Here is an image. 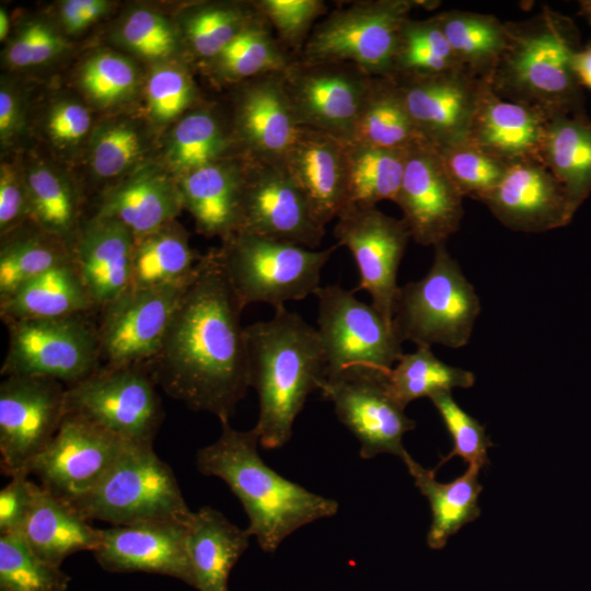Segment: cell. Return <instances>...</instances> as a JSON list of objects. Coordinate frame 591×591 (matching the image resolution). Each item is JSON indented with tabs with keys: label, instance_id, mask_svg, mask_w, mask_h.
Instances as JSON below:
<instances>
[{
	"label": "cell",
	"instance_id": "d4e9b609",
	"mask_svg": "<svg viewBox=\"0 0 591 591\" xmlns=\"http://www.w3.org/2000/svg\"><path fill=\"white\" fill-rule=\"evenodd\" d=\"M282 166L322 225L338 216L346 201V141L301 127Z\"/></svg>",
	"mask_w": 591,
	"mask_h": 591
},
{
	"label": "cell",
	"instance_id": "60d3db41",
	"mask_svg": "<svg viewBox=\"0 0 591 591\" xmlns=\"http://www.w3.org/2000/svg\"><path fill=\"white\" fill-rule=\"evenodd\" d=\"M30 221L70 245L78 232V199L74 188L60 173L35 165L24 176Z\"/></svg>",
	"mask_w": 591,
	"mask_h": 591
},
{
	"label": "cell",
	"instance_id": "277c9868",
	"mask_svg": "<svg viewBox=\"0 0 591 591\" xmlns=\"http://www.w3.org/2000/svg\"><path fill=\"white\" fill-rule=\"evenodd\" d=\"M506 44L487 82L499 97L551 119L583 113L572 60L578 33L572 21L548 7L519 22H505Z\"/></svg>",
	"mask_w": 591,
	"mask_h": 591
},
{
	"label": "cell",
	"instance_id": "7dc6e473",
	"mask_svg": "<svg viewBox=\"0 0 591 591\" xmlns=\"http://www.w3.org/2000/svg\"><path fill=\"white\" fill-rule=\"evenodd\" d=\"M79 82L96 105L111 106L128 100L135 93L138 71L129 59L103 51L83 63Z\"/></svg>",
	"mask_w": 591,
	"mask_h": 591
},
{
	"label": "cell",
	"instance_id": "3957f363",
	"mask_svg": "<svg viewBox=\"0 0 591 591\" xmlns=\"http://www.w3.org/2000/svg\"><path fill=\"white\" fill-rule=\"evenodd\" d=\"M220 422V437L198 450L197 468L229 486L247 514L246 532L264 552L274 553L298 529L337 513V501L282 477L262 460L254 428L239 431L229 420Z\"/></svg>",
	"mask_w": 591,
	"mask_h": 591
},
{
	"label": "cell",
	"instance_id": "7402d4cb",
	"mask_svg": "<svg viewBox=\"0 0 591 591\" xmlns=\"http://www.w3.org/2000/svg\"><path fill=\"white\" fill-rule=\"evenodd\" d=\"M479 201L505 227L524 233L567 225L575 215L563 185L538 160L510 164L500 183Z\"/></svg>",
	"mask_w": 591,
	"mask_h": 591
},
{
	"label": "cell",
	"instance_id": "d590c367",
	"mask_svg": "<svg viewBox=\"0 0 591 591\" xmlns=\"http://www.w3.org/2000/svg\"><path fill=\"white\" fill-rule=\"evenodd\" d=\"M407 150L346 141L347 186L345 206L373 207L395 201Z\"/></svg>",
	"mask_w": 591,
	"mask_h": 591
},
{
	"label": "cell",
	"instance_id": "8992f818",
	"mask_svg": "<svg viewBox=\"0 0 591 591\" xmlns=\"http://www.w3.org/2000/svg\"><path fill=\"white\" fill-rule=\"evenodd\" d=\"M429 271L399 287L393 325L403 341L461 348L468 344L482 305L473 285L445 247L433 246Z\"/></svg>",
	"mask_w": 591,
	"mask_h": 591
},
{
	"label": "cell",
	"instance_id": "6125c7cd",
	"mask_svg": "<svg viewBox=\"0 0 591 591\" xmlns=\"http://www.w3.org/2000/svg\"><path fill=\"white\" fill-rule=\"evenodd\" d=\"M9 32V19L7 12L0 9V39L4 40Z\"/></svg>",
	"mask_w": 591,
	"mask_h": 591
},
{
	"label": "cell",
	"instance_id": "ab89813d",
	"mask_svg": "<svg viewBox=\"0 0 591 591\" xmlns=\"http://www.w3.org/2000/svg\"><path fill=\"white\" fill-rule=\"evenodd\" d=\"M474 383L473 372L441 361L427 346L404 354L386 375V389L403 408L417 398L467 389Z\"/></svg>",
	"mask_w": 591,
	"mask_h": 591
},
{
	"label": "cell",
	"instance_id": "ee69618b",
	"mask_svg": "<svg viewBox=\"0 0 591 591\" xmlns=\"http://www.w3.org/2000/svg\"><path fill=\"white\" fill-rule=\"evenodd\" d=\"M262 16L255 7L245 10L234 3L204 4L188 12L184 20V33L193 51L210 61Z\"/></svg>",
	"mask_w": 591,
	"mask_h": 591
},
{
	"label": "cell",
	"instance_id": "836d02e7",
	"mask_svg": "<svg viewBox=\"0 0 591 591\" xmlns=\"http://www.w3.org/2000/svg\"><path fill=\"white\" fill-rule=\"evenodd\" d=\"M424 141L395 80L373 77L348 142L408 150Z\"/></svg>",
	"mask_w": 591,
	"mask_h": 591
},
{
	"label": "cell",
	"instance_id": "6f0895ef",
	"mask_svg": "<svg viewBox=\"0 0 591 591\" xmlns=\"http://www.w3.org/2000/svg\"><path fill=\"white\" fill-rule=\"evenodd\" d=\"M90 126L89 111L74 101L56 103L48 114V134L53 141L61 147L79 143L88 134Z\"/></svg>",
	"mask_w": 591,
	"mask_h": 591
},
{
	"label": "cell",
	"instance_id": "db71d44e",
	"mask_svg": "<svg viewBox=\"0 0 591 591\" xmlns=\"http://www.w3.org/2000/svg\"><path fill=\"white\" fill-rule=\"evenodd\" d=\"M67 49V43L49 24L32 21L9 44L7 62L14 68L45 63Z\"/></svg>",
	"mask_w": 591,
	"mask_h": 591
},
{
	"label": "cell",
	"instance_id": "7bdbcfd3",
	"mask_svg": "<svg viewBox=\"0 0 591 591\" xmlns=\"http://www.w3.org/2000/svg\"><path fill=\"white\" fill-rule=\"evenodd\" d=\"M232 142L219 120L207 111L186 115L172 131L167 161L178 176L228 159Z\"/></svg>",
	"mask_w": 591,
	"mask_h": 591
},
{
	"label": "cell",
	"instance_id": "9c48e42d",
	"mask_svg": "<svg viewBox=\"0 0 591 591\" xmlns=\"http://www.w3.org/2000/svg\"><path fill=\"white\" fill-rule=\"evenodd\" d=\"M315 296L326 378L349 370L387 374L404 355L393 322L339 285L320 287Z\"/></svg>",
	"mask_w": 591,
	"mask_h": 591
},
{
	"label": "cell",
	"instance_id": "2e32d148",
	"mask_svg": "<svg viewBox=\"0 0 591 591\" xmlns=\"http://www.w3.org/2000/svg\"><path fill=\"white\" fill-rule=\"evenodd\" d=\"M336 219V245L350 251L359 270V286L352 291L366 290L371 297V304L393 322L399 289L397 271L412 239L406 223L375 206H346Z\"/></svg>",
	"mask_w": 591,
	"mask_h": 591
},
{
	"label": "cell",
	"instance_id": "be15d7a7",
	"mask_svg": "<svg viewBox=\"0 0 591 591\" xmlns=\"http://www.w3.org/2000/svg\"><path fill=\"white\" fill-rule=\"evenodd\" d=\"M584 12H588V14H591V2H586Z\"/></svg>",
	"mask_w": 591,
	"mask_h": 591
},
{
	"label": "cell",
	"instance_id": "d6a6232c",
	"mask_svg": "<svg viewBox=\"0 0 591 591\" xmlns=\"http://www.w3.org/2000/svg\"><path fill=\"white\" fill-rule=\"evenodd\" d=\"M541 158L576 212L591 193V121L584 113L548 119Z\"/></svg>",
	"mask_w": 591,
	"mask_h": 591
},
{
	"label": "cell",
	"instance_id": "680465c9",
	"mask_svg": "<svg viewBox=\"0 0 591 591\" xmlns=\"http://www.w3.org/2000/svg\"><path fill=\"white\" fill-rule=\"evenodd\" d=\"M105 0H67L60 8V20L69 34L83 32L109 9Z\"/></svg>",
	"mask_w": 591,
	"mask_h": 591
},
{
	"label": "cell",
	"instance_id": "ffe728a7",
	"mask_svg": "<svg viewBox=\"0 0 591 591\" xmlns=\"http://www.w3.org/2000/svg\"><path fill=\"white\" fill-rule=\"evenodd\" d=\"M393 79L410 117L430 144L442 149L467 141L485 80L465 69L428 78Z\"/></svg>",
	"mask_w": 591,
	"mask_h": 591
},
{
	"label": "cell",
	"instance_id": "484cf974",
	"mask_svg": "<svg viewBox=\"0 0 591 591\" xmlns=\"http://www.w3.org/2000/svg\"><path fill=\"white\" fill-rule=\"evenodd\" d=\"M547 121L540 112L499 97L485 81L467 141L507 165L542 161Z\"/></svg>",
	"mask_w": 591,
	"mask_h": 591
},
{
	"label": "cell",
	"instance_id": "44dd1931",
	"mask_svg": "<svg viewBox=\"0 0 591 591\" xmlns=\"http://www.w3.org/2000/svg\"><path fill=\"white\" fill-rule=\"evenodd\" d=\"M92 553L109 572L159 573L195 587L187 523L150 521L102 529L99 546Z\"/></svg>",
	"mask_w": 591,
	"mask_h": 591
},
{
	"label": "cell",
	"instance_id": "4316f807",
	"mask_svg": "<svg viewBox=\"0 0 591 591\" xmlns=\"http://www.w3.org/2000/svg\"><path fill=\"white\" fill-rule=\"evenodd\" d=\"M182 208L178 183L155 169H146L107 189L94 216L119 221L137 239L173 222Z\"/></svg>",
	"mask_w": 591,
	"mask_h": 591
},
{
	"label": "cell",
	"instance_id": "7a4b0ae2",
	"mask_svg": "<svg viewBox=\"0 0 591 591\" xmlns=\"http://www.w3.org/2000/svg\"><path fill=\"white\" fill-rule=\"evenodd\" d=\"M250 386L258 397L254 430L264 449L288 443L308 396L326 379L317 329L285 306L245 327Z\"/></svg>",
	"mask_w": 591,
	"mask_h": 591
},
{
	"label": "cell",
	"instance_id": "e575fe53",
	"mask_svg": "<svg viewBox=\"0 0 591 591\" xmlns=\"http://www.w3.org/2000/svg\"><path fill=\"white\" fill-rule=\"evenodd\" d=\"M202 255L189 245L186 231L174 221L135 239L129 289L152 288L189 280Z\"/></svg>",
	"mask_w": 591,
	"mask_h": 591
},
{
	"label": "cell",
	"instance_id": "8d00e7d4",
	"mask_svg": "<svg viewBox=\"0 0 591 591\" xmlns=\"http://www.w3.org/2000/svg\"><path fill=\"white\" fill-rule=\"evenodd\" d=\"M72 262L71 245L36 225L21 227L4 236L0 248V302L27 281L51 268Z\"/></svg>",
	"mask_w": 591,
	"mask_h": 591
},
{
	"label": "cell",
	"instance_id": "f6af8a7d",
	"mask_svg": "<svg viewBox=\"0 0 591 591\" xmlns=\"http://www.w3.org/2000/svg\"><path fill=\"white\" fill-rule=\"evenodd\" d=\"M70 577L40 559L19 533L0 535V591H66Z\"/></svg>",
	"mask_w": 591,
	"mask_h": 591
},
{
	"label": "cell",
	"instance_id": "5b68a950",
	"mask_svg": "<svg viewBox=\"0 0 591 591\" xmlns=\"http://www.w3.org/2000/svg\"><path fill=\"white\" fill-rule=\"evenodd\" d=\"M67 502L86 521L112 526L150 521L188 523L189 510L172 468L153 444L128 442L103 478L86 494Z\"/></svg>",
	"mask_w": 591,
	"mask_h": 591
},
{
	"label": "cell",
	"instance_id": "f1b7e54d",
	"mask_svg": "<svg viewBox=\"0 0 591 591\" xmlns=\"http://www.w3.org/2000/svg\"><path fill=\"white\" fill-rule=\"evenodd\" d=\"M19 534L40 559L57 567L74 553L94 552L101 540L100 529L37 484L32 509Z\"/></svg>",
	"mask_w": 591,
	"mask_h": 591
},
{
	"label": "cell",
	"instance_id": "d6986e66",
	"mask_svg": "<svg viewBox=\"0 0 591 591\" xmlns=\"http://www.w3.org/2000/svg\"><path fill=\"white\" fill-rule=\"evenodd\" d=\"M463 198L432 144L424 141L407 150L394 202L416 243L425 246L445 243L460 228Z\"/></svg>",
	"mask_w": 591,
	"mask_h": 591
},
{
	"label": "cell",
	"instance_id": "f35d334b",
	"mask_svg": "<svg viewBox=\"0 0 591 591\" xmlns=\"http://www.w3.org/2000/svg\"><path fill=\"white\" fill-rule=\"evenodd\" d=\"M296 59L269 31L262 16L246 28L212 60L213 73L229 82L250 79L274 72H283Z\"/></svg>",
	"mask_w": 591,
	"mask_h": 591
},
{
	"label": "cell",
	"instance_id": "30bf717a",
	"mask_svg": "<svg viewBox=\"0 0 591 591\" xmlns=\"http://www.w3.org/2000/svg\"><path fill=\"white\" fill-rule=\"evenodd\" d=\"M66 412L126 441L153 444L164 412L144 364H102L66 387Z\"/></svg>",
	"mask_w": 591,
	"mask_h": 591
},
{
	"label": "cell",
	"instance_id": "4dcf8cb0",
	"mask_svg": "<svg viewBox=\"0 0 591 591\" xmlns=\"http://www.w3.org/2000/svg\"><path fill=\"white\" fill-rule=\"evenodd\" d=\"M95 309L73 262H70L27 281L1 301L0 316L7 325L23 320L85 314Z\"/></svg>",
	"mask_w": 591,
	"mask_h": 591
},
{
	"label": "cell",
	"instance_id": "52a82bcc",
	"mask_svg": "<svg viewBox=\"0 0 591 591\" xmlns=\"http://www.w3.org/2000/svg\"><path fill=\"white\" fill-rule=\"evenodd\" d=\"M337 245L322 251L246 233H232L217 250L227 278L245 308L275 309L315 294L321 273Z\"/></svg>",
	"mask_w": 591,
	"mask_h": 591
},
{
	"label": "cell",
	"instance_id": "ba28073f",
	"mask_svg": "<svg viewBox=\"0 0 591 591\" xmlns=\"http://www.w3.org/2000/svg\"><path fill=\"white\" fill-rule=\"evenodd\" d=\"M413 0L354 1L327 13L312 30L301 53L304 61L347 62L372 77H391Z\"/></svg>",
	"mask_w": 591,
	"mask_h": 591
},
{
	"label": "cell",
	"instance_id": "74e56055",
	"mask_svg": "<svg viewBox=\"0 0 591 591\" xmlns=\"http://www.w3.org/2000/svg\"><path fill=\"white\" fill-rule=\"evenodd\" d=\"M461 65L487 81L506 44L505 22L491 14L450 10L437 14Z\"/></svg>",
	"mask_w": 591,
	"mask_h": 591
},
{
	"label": "cell",
	"instance_id": "8fae6325",
	"mask_svg": "<svg viewBox=\"0 0 591 591\" xmlns=\"http://www.w3.org/2000/svg\"><path fill=\"white\" fill-rule=\"evenodd\" d=\"M85 314L7 324L1 374L46 378L73 385L101 366L97 326Z\"/></svg>",
	"mask_w": 591,
	"mask_h": 591
},
{
	"label": "cell",
	"instance_id": "83f0119b",
	"mask_svg": "<svg viewBox=\"0 0 591 591\" xmlns=\"http://www.w3.org/2000/svg\"><path fill=\"white\" fill-rule=\"evenodd\" d=\"M235 162L228 158L179 176L184 207L206 236L223 240L235 232L244 159Z\"/></svg>",
	"mask_w": 591,
	"mask_h": 591
},
{
	"label": "cell",
	"instance_id": "bcb514c9",
	"mask_svg": "<svg viewBox=\"0 0 591 591\" xmlns=\"http://www.w3.org/2000/svg\"><path fill=\"white\" fill-rule=\"evenodd\" d=\"M437 151L463 197L478 201L500 183L509 166L468 141Z\"/></svg>",
	"mask_w": 591,
	"mask_h": 591
},
{
	"label": "cell",
	"instance_id": "91938a15",
	"mask_svg": "<svg viewBox=\"0 0 591 591\" xmlns=\"http://www.w3.org/2000/svg\"><path fill=\"white\" fill-rule=\"evenodd\" d=\"M22 126L21 102L12 89L2 84L0 90V138L2 144L11 141Z\"/></svg>",
	"mask_w": 591,
	"mask_h": 591
},
{
	"label": "cell",
	"instance_id": "f907efd6",
	"mask_svg": "<svg viewBox=\"0 0 591 591\" xmlns=\"http://www.w3.org/2000/svg\"><path fill=\"white\" fill-rule=\"evenodd\" d=\"M430 401L453 440L451 452L441 460L439 465L453 456H461L468 465L479 470L487 466L489 464L487 451L494 444L486 434L484 426L459 406L451 392H439L432 395Z\"/></svg>",
	"mask_w": 591,
	"mask_h": 591
},
{
	"label": "cell",
	"instance_id": "4fadbf2b",
	"mask_svg": "<svg viewBox=\"0 0 591 591\" xmlns=\"http://www.w3.org/2000/svg\"><path fill=\"white\" fill-rule=\"evenodd\" d=\"M66 387L59 381L27 375L0 383V462L10 477L26 475L32 461L58 431L66 412Z\"/></svg>",
	"mask_w": 591,
	"mask_h": 591
},
{
	"label": "cell",
	"instance_id": "94428289",
	"mask_svg": "<svg viewBox=\"0 0 591 591\" xmlns=\"http://www.w3.org/2000/svg\"><path fill=\"white\" fill-rule=\"evenodd\" d=\"M572 67L579 84L591 90V45L575 53Z\"/></svg>",
	"mask_w": 591,
	"mask_h": 591
},
{
	"label": "cell",
	"instance_id": "1f68e13d",
	"mask_svg": "<svg viewBox=\"0 0 591 591\" xmlns=\"http://www.w3.org/2000/svg\"><path fill=\"white\" fill-rule=\"evenodd\" d=\"M401 459L431 508L432 522L427 544L432 549H440L451 535L480 514L478 496L483 487L478 483L479 468L468 465L466 472L452 482L439 483L436 470L425 468L407 452Z\"/></svg>",
	"mask_w": 591,
	"mask_h": 591
},
{
	"label": "cell",
	"instance_id": "c3c4849f",
	"mask_svg": "<svg viewBox=\"0 0 591 591\" xmlns=\"http://www.w3.org/2000/svg\"><path fill=\"white\" fill-rule=\"evenodd\" d=\"M142 141L137 129L123 121L99 126L90 141V165L99 178L121 176L140 159Z\"/></svg>",
	"mask_w": 591,
	"mask_h": 591
},
{
	"label": "cell",
	"instance_id": "e0dca14e",
	"mask_svg": "<svg viewBox=\"0 0 591 591\" xmlns=\"http://www.w3.org/2000/svg\"><path fill=\"white\" fill-rule=\"evenodd\" d=\"M386 375L369 370H349L326 378L320 387L323 398L334 405L338 420L358 439L360 456L381 453L402 457L404 434L415 421L386 389Z\"/></svg>",
	"mask_w": 591,
	"mask_h": 591
},
{
	"label": "cell",
	"instance_id": "681fc988",
	"mask_svg": "<svg viewBox=\"0 0 591 591\" xmlns=\"http://www.w3.org/2000/svg\"><path fill=\"white\" fill-rule=\"evenodd\" d=\"M277 33V39L296 57L301 53L315 22L327 14L322 0H257L252 2Z\"/></svg>",
	"mask_w": 591,
	"mask_h": 591
},
{
	"label": "cell",
	"instance_id": "11a10c76",
	"mask_svg": "<svg viewBox=\"0 0 591 591\" xmlns=\"http://www.w3.org/2000/svg\"><path fill=\"white\" fill-rule=\"evenodd\" d=\"M30 220L28 199L24 177L9 164L0 169V232L8 235Z\"/></svg>",
	"mask_w": 591,
	"mask_h": 591
},
{
	"label": "cell",
	"instance_id": "ac0fdd59",
	"mask_svg": "<svg viewBox=\"0 0 591 591\" xmlns=\"http://www.w3.org/2000/svg\"><path fill=\"white\" fill-rule=\"evenodd\" d=\"M128 442L84 418L67 414L27 473L36 475L53 495L70 501L103 478Z\"/></svg>",
	"mask_w": 591,
	"mask_h": 591
},
{
	"label": "cell",
	"instance_id": "9a60e30c",
	"mask_svg": "<svg viewBox=\"0 0 591 591\" xmlns=\"http://www.w3.org/2000/svg\"><path fill=\"white\" fill-rule=\"evenodd\" d=\"M282 74L301 127L350 139L372 76L351 63L311 62L298 57Z\"/></svg>",
	"mask_w": 591,
	"mask_h": 591
},
{
	"label": "cell",
	"instance_id": "f546056e",
	"mask_svg": "<svg viewBox=\"0 0 591 591\" xmlns=\"http://www.w3.org/2000/svg\"><path fill=\"white\" fill-rule=\"evenodd\" d=\"M250 534L205 506L187 523V547L198 591H229L230 572L247 549Z\"/></svg>",
	"mask_w": 591,
	"mask_h": 591
},
{
	"label": "cell",
	"instance_id": "603a6c76",
	"mask_svg": "<svg viewBox=\"0 0 591 591\" xmlns=\"http://www.w3.org/2000/svg\"><path fill=\"white\" fill-rule=\"evenodd\" d=\"M237 141L244 159L282 165L301 126L298 123L282 72L247 80L235 106Z\"/></svg>",
	"mask_w": 591,
	"mask_h": 591
},
{
	"label": "cell",
	"instance_id": "6da1fadb",
	"mask_svg": "<svg viewBox=\"0 0 591 591\" xmlns=\"http://www.w3.org/2000/svg\"><path fill=\"white\" fill-rule=\"evenodd\" d=\"M243 309L217 250L208 252L144 364L157 386L194 412L229 420L250 387Z\"/></svg>",
	"mask_w": 591,
	"mask_h": 591
},
{
	"label": "cell",
	"instance_id": "f5cc1de1",
	"mask_svg": "<svg viewBox=\"0 0 591 591\" xmlns=\"http://www.w3.org/2000/svg\"><path fill=\"white\" fill-rule=\"evenodd\" d=\"M195 97L188 72L179 65H162L150 73L147 101L151 118L166 123L182 114Z\"/></svg>",
	"mask_w": 591,
	"mask_h": 591
},
{
	"label": "cell",
	"instance_id": "816d5d0a",
	"mask_svg": "<svg viewBox=\"0 0 591 591\" xmlns=\"http://www.w3.org/2000/svg\"><path fill=\"white\" fill-rule=\"evenodd\" d=\"M118 40L129 51L150 60H162L178 49L175 28L161 14L136 9L123 21Z\"/></svg>",
	"mask_w": 591,
	"mask_h": 591
},
{
	"label": "cell",
	"instance_id": "5bb4252c",
	"mask_svg": "<svg viewBox=\"0 0 591 591\" xmlns=\"http://www.w3.org/2000/svg\"><path fill=\"white\" fill-rule=\"evenodd\" d=\"M195 277L152 288L128 289L101 309L97 333L102 364H146L153 359Z\"/></svg>",
	"mask_w": 591,
	"mask_h": 591
},
{
	"label": "cell",
	"instance_id": "9f6ffc18",
	"mask_svg": "<svg viewBox=\"0 0 591 591\" xmlns=\"http://www.w3.org/2000/svg\"><path fill=\"white\" fill-rule=\"evenodd\" d=\"M36 484L26 475L11 477L0 491V535L20 533L33 506Z\"/></svg>",
	"mask_w": 591,
	"mask_h": 591
},
{
	"label": "cell",
	"instance_id": "b9f144b4",
	"mask_svg": "<svg viewBox=\"0 0 591 591\" xmlns=\"http://www.w3.org/2000/svg\"><path fill=\"white\" fill-rule=\"evenodd\" d=\"M463 69L437 14L426 20L409 19L406 22L391 77L428 78Z\"/></svg>",
	"mask_w": 591,
	"mask_h": 591
},
{
	"label": "cell",
	"instance_id": "cb8c5ba5",
	"mask_svg": "<svg viewBox=\"0 0 591 591\" xmlns=\"http://www.w3.org/2000/svg\"><path fill=\"white\" fill-rule=\"evenodd\" d=\"M134 245L131 231L113 218L93 216L79 227L72 262L96 309L129 289Z\"/></svg>",
	"mask_w": 591,
	"mask_h": 591
},
{
	"label": "cell",
	"instance_id": "7c38bea8",
	"mask_svg": "<svg viewBox=\"0 0 591 591\" xmlns=\"http://www.w3.org/2000/svg\"><path fill=\"white\" fill-rule=\"evenodd\" d=\"M244 159V158H243ZM234 233H246L315 250L325 227L282 165L244 159Z\"/></svg>",
	"mask_w": 591,
	"mask_h": 591
}]
</instances>
